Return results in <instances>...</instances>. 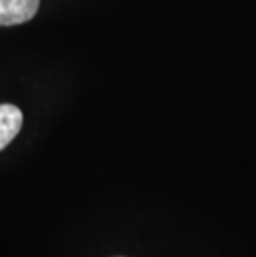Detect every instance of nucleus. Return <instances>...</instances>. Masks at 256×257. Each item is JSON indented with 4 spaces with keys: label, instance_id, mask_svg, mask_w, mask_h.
I'll use <instances>...</instances> for the list:
<instances>
[{
    "label": "nucleus",
    "instance_id": "nucleus-2",
    "mask_svg": "<svg viewBox=\"0 0 256 257\" xmlns=\"http://www.w3.org/2000/svg\"><path fill=\"white\" fill-rule=\"evenodd\" d=\"M22 111L14 105H0V151L19 135L22 128Z\"/></svg>",
    "mask_w": 256,
    "mask_h": 257
},
{
    "label": "nucleus",
    "instance_id": "nucleus-1",
    "mask_svg": "<svg viewBox=\"0 0 256 257\" xmlns=\"http://www.w3.org/2000/svg\"><path fill=\"white\" fill-rule=\"evenodd\" d=\"M40 0H0V27L25 24L35 17Z\"/></svg>",
    "mask_w": 256,
    "mask_h": 257
}]
</instances>
